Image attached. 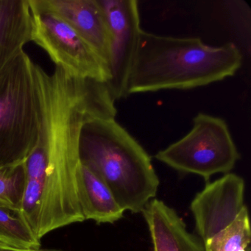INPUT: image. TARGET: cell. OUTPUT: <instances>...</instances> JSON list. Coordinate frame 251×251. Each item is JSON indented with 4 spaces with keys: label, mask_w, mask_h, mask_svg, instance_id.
<instances>
[{
    "label": "cell",
    "mask_w": 251,
    "mask_h": 251,
    "mask_svg": "<svg viewBox=\"0 0 251 251\" xmlns=\"http://www.w3.org/2000/svg\"><path fill=\"white\" fill-rule=\"evenodd\" d=\"M205 251H251V230L248 207H231L195 222Z\"/></svg>",
    "instance_id": "obj_8"
},
{
    "label": "cell",
    "mask_w": 251,
    "mask_h": 251,
    "mask_svg": "<svg viewBox=\"0 0 251 251\" xmlns=\"http://www.w3.org/2000/svg\"><path fill=\"white\" fill-rule=\"evenodd\" d=\"M35 1L40 8L55 14L70 25L108 66L111 36L98 0Z\"/></svg>",
    "instance_id": "obj_7"
},
{
    "label": "cell",
    "mask_w": 251,
    "mask_h": 251,
    "mask_svg": "<svg viewBox=\"0 0 251 251\" xmlns=\"http://www.w3.org/2000/svg\"><path fill=\"white\" fill-rule=\"evenodd\" d=\"M31 251H55V250H33Z\"/></svg>",
    "instance_id": "obj_15"
},
{
    "label": "cell",
    "mask_w": 251,
    "mask_h": 251,
    "mask_svg": "<svg viewBox=\"0 0 251 251\" xmlns=\"http://www.w3.org/2000/svg\"><path fill=\"white\" fill-rule=\"evenodd\" d=\"M31 42L29 0H0V74Z\"/></svg>",
    "instance_id": "obj_10"
},
{
    "label": "cell",
    "mask_w": 251,
    "mask_h": 251,
    "mask_svg": "<svg viewBox=\"0 0 251 251\" xmlns=\"http://www.w3.org/2000/svg\"><path fill=\"white\" fill-rule=\"evenodd\" d=\"M242 64V53L232 42L211 47L200 38L158 36L142 30L127 95L206 86L234 75Z\"/></svg>",
    "instance_id": "obj_1"
},
{
    "label": "cell",
    "mask_w": 251,
    "mask_h": 251,
    "mask_svg": "<svg viewBox=\"0 0 251 251\" xmlns=\"http://www.w3.org/2000/svg\"><path fill=\"white\" fill-rule=\"evenodd\" d=\"M155 158L179 173L197 175L208 182L217 173H230L240 154L226 121L199 113L194 117L192 130Z\"/></svg>",
    "instance_id": "obj_4"
},
{
    "label": "cell",
    "mask_w": 251,
    "mask_h": 251,
    "mask_svg": "<svg viewBox=\"0 0 251 251\" xmlns=\"http://www.w3.org/2000/svg\"><path fill=\"white\" fill-rule=\"evenodd\" d=\"M0 251H23V250L16 249V248H11V247L7 246V245H4V244L0 242Z\"/></svg>",
    "instance_id": "obj_14"
},
{
    "label": "cell",
    "mask_w": 251,
    "mask_h": 251,
    "mask_svg": "<svg viewBox=\"0 0 251 251\" xmlns=\"http://www.w3.org/2000/svg\"><path fill=\"white\" fill-rule=\"evenodd\" d=\"M0 242L23 251L39 250L40 241L20 210L0 206Z\"/></svg>",
    "instance_id": "obj_12"
},
{
    "label": "cell",
    "mask_w": 251,
    "mask_h": 251,
    "mask_svg": "<svg viewBox=\"0 0 251 251\" xmlns=\"http://www.w3.org/2000/svg\"><path fill=\"white\" fill-rule=\"evenodd\" d=\"M80 158L125 211L142 212L156 196L160 180L151 156L115 118L87 120L80 138Z\"/></svg>",
    "instance_id": "obj_2"
},
{
    "label": "cell",
    "mask_w": 251,
    "mask_h": 251,
    "mask_svg": "<svg viewBox=\"0 0 251 251\" xmlns=\"http://www.w3.org/2000/svg\"><path fill=\"white\" fill-rule=\"evenodd\" d=\"M153 251H205L201 238L191 233L174 208L153 198L142 211Z\"/></svg>",
    "instance_id": "obj_9"
},
{
    "label": "cell",
    "mask_w": 251,
    "mask_h": 251,
    "mask_svg": "<svg viewBox=\"0 0 251 251\" xmlns=\"http://www.w3.org/2000/svg\"><path fill=\"white\" fill-rule=\"evenodd\" d=\"M31 42L45 51L55 67L82 80L108 83V64L65 21L29 0Z\"/></svg>",
    "instance_id": "obj_5"
},
{
    "label": "cell",
    "mask_w": 251,
    "mask_h": 251,
    "mask_svg": "<svg viewBox=\"0 0 251 251\" xmlns=\"http://www.w3.org/2000/svg\"></svg>",
    "instance_id": "obj_16"
},
{
    "label": "cell",
    "mask_w": 251,
    "mask_h": 251,
    "mask_svg": "<svg viewBox=\"0 0 251 251\" xmlns=\"http://www.w3.org/2000/svg\"><path fill=\"white\" fill-rule=\"evenodd\" d=\"M77 192L84 220L97 223H114L123 218L122 208L107 185L87 167L80 164L77 176Z\"/></svg>",
    "instance_id": "obj_11"
},
{
    "label": "cell",
    "mask_w": 251,
    "mask_h": 251,
    "mask_svg": "<svg viewBox=\"0 0 251 251\" xmlns=\"http://www.w3.org/2000/svg\"><path fill=\"white\" fill-rule=\"evenodd\" d=\"M25 183V163L0 168V206L20 210Z\"/></svg>",
    "instance_id": "obj_13"
},
{
    "label": "cell",
    "mask_w": 251,
    "mask_h": 251,
    "mask_svg": "<svg viewBox=\"0 0 251 251\" xmlns=\"http://www.w3.org/2000/svg\"><path fill=\"white\" fill-rule=\"evenodd\" d=\"M110 33L111 51L108 85L115 101L127 96L129 76L134 62L142 29L136 0H98Z\"/></svg>",
    "instance_id": "obj_6"
},
{
    "label": "cell",
    "mask_w": 251,
    "mask_h": 251,
    "mask_svg": "<svg viewBox=\"0 0 251 251\" xmlns=\"http://www.w3.org/2000/svg\"><path fill=\"white\" fill-rule=\"evenodd\" d=\"M33 64L24 51L0 74V168L25 162L37 143Z\"/></svg>",
    "instance_id": "obj_3"
}]
</instances>
